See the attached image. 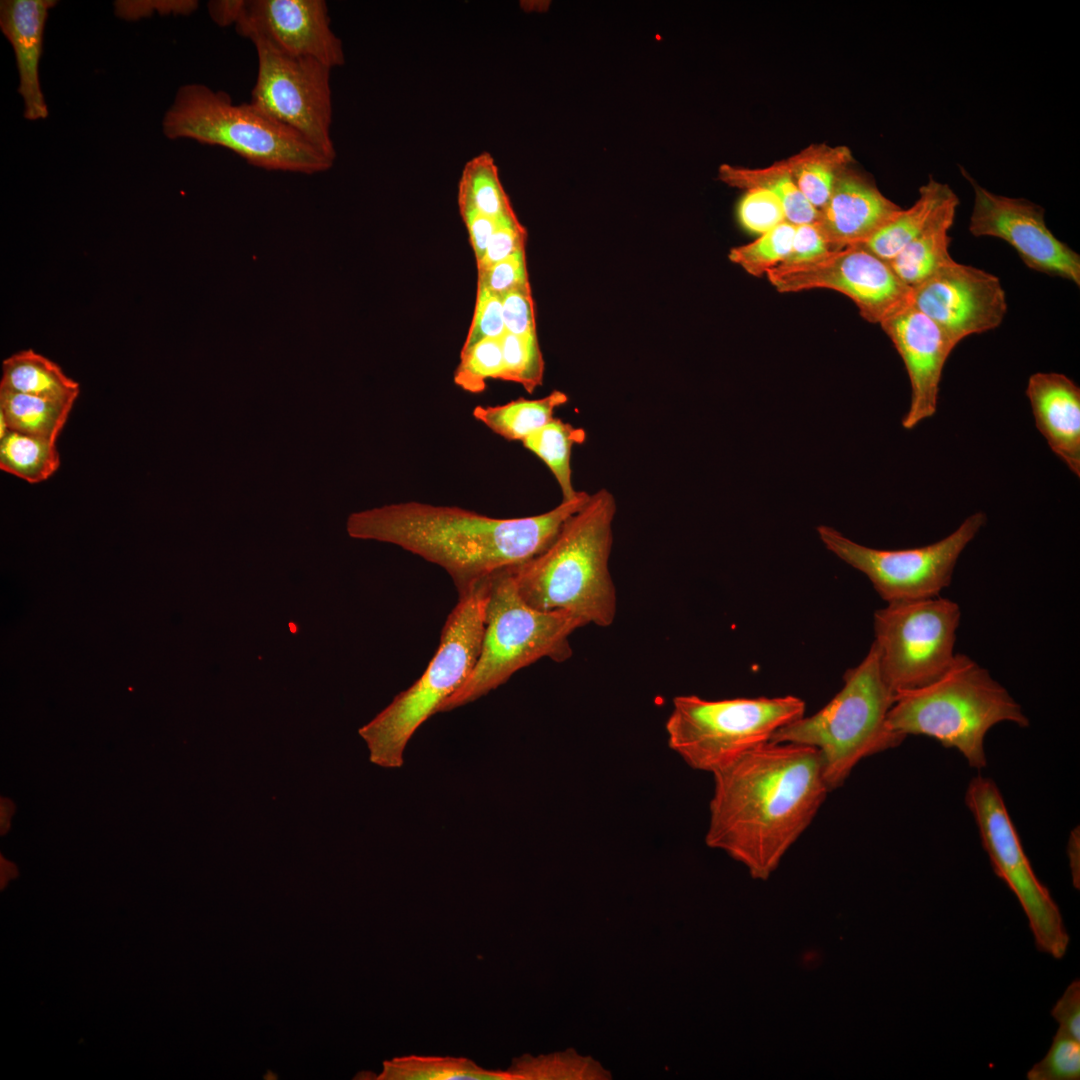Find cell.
<instances>
[{"label":"cell","instance_id":"cell-16","mask_svg":"<svg viewBox=\"0 0 1080 1080\" xmlns=\"http://www.w3.org/2000/svg\"><path fill=\"white\" fill-rule=\"evenodd\" d=\"M911 289L910 305L930 318L955 345L967 336L997 328L1007 312L999 278L955 260Z\"/></svg>","mask_w":1080,"mask_h":1080},{"label":"cell","instance_id":"cell-18","mask_svg":"<svg viewBox=\"0 0 1080 1080\" xmlns=\"http://www.w3.org/2000/svg\"><path fill=\"white\" fill-rule=\"evenodd\" d=\"M880 325L902 358L910 380V406L902 426L912 429L936 413L943 368L956 345L911 305Z\"/></svg>","mask_w":1080,"mask_h":1080},{"label":"cell","instance_id":"cell-27","mask_svg":"<svg viewBox=\"0 0 1080 1080\" xmlns=\"http://www.w3.org/2000/svg\"><path fill=\"white\" fill-rule=\"evenodd\" d=\"M853 161L846 147L810 146L784 160L796 186L817 210L828 201L839 171Z\"/></svg>","mask_w":1080,"mask_h":1080},{"label":"cell","instance_id":"cell-10","mask_svg":"<svg viewBox=\"0 0 1080 1080\" xmlns=\"http://www.w3.org/2000/svg\"><path fill=\"white\" fill-rule=\"evenodd\" d=\"M959 605L948 598L886 603L874 613V641L882 676L895 693L939 679L956 653Z\"/></svg>","mask_w":1080,"mask_h":1080},{"label":"cell","instance_id":"cell-29","mask_svg":"<svg viewBox=\"0 0 1080 1080\" xmlns=\"http://www.w3.org/2000/svg\"><path fill=\"white\" fill-rule=\"evenodd\" d=\"M382 1080H512L508 1071L479 1067L466 1058L406 1056L386 1061Z\"/></svg>","mask_w":1080,"mask_h":1080},{"label":"cell","instance_id":"cell-6","mask_svg":"<svg viewBox=\"0 0 1080 1080\" xmlns=\"http://www.w3.org/2000/svg\"><path fill=\"white\" fill-rule=\"evenodd\" d=\"M162 130L168 139L186 138L220 146L266 170L313 174L328 170L334 163L250 102L234 104L227 93L204 84L179 88L163 117Z\"/></svg>","mask_w":1080,"mask_h":1080},{"label":"cell","instance_id":"cell-17","mask_svg":"<svg viewBox=\"0 0 1080 1080\" xmlns=\"http://www.w3.org/2000/svg\"><path fill=\"white\" fill-rule=\"evenodd\" d=\"M234 25L241 36L283 53L314 58L331 68L344 63L342 41L330 27L323 0H243Z\"/></svg>","mask_w":1080,"mask_h":1080},{"label":"cell","instance_id":"cell-26","mask_svg":"<svg viewBox=\"0 0 1080 1080\" xmlns=\"http://www.w3.org/2000/svg\"><path fill=\"white\" fill-rule=\"evenodd\" d=\"M567 401L564 392L554 390L540 399L519 398L503 405H479L474 408L473 416L506 440L523 441L551 421L555 409Z\"/></svg>","mask_w":1080,"mask_h":1080},{"label":"cell","instance_id":"cell-24","mask_svg":"<svg viewBox=\"0 0 1080 1080\" xmlns=\"http://www.w3.org/2000/svg\"><path fill=\"white\" fill-rule=\"evenodd\" d=\"M952 192L948 184L930 177L920 187L919 197L911 207L902 209L859 246L887 262L891 261L922 232L938 207Z\"/></svg>","mask_w":1080,"mask_h":1080},{"label":"cell","instance_id":"cell-41","mask_svg":"<svg viewBox=\"0 0 1080 1080\" xmlns=\"http://www.w3.org/2000/svg\"><path fill=\"white\" fill-rule=\"evenodd\" d=\"M501 300L506 332L522 337L537 336L530 286L507 292Z\"/></svg>","mask_w":1080,"mask_h":1080},{"label":"cell","instance_id":"cell-43","mask_svg":"<svg viewBox=\"0 0 1080 1080\" xmlns=\"http://www.w3.org/2000/svg\"><path fill=\"white\" fill-rule=\"evenodd\" d=\"M462 220L467 228L470 243L476 258V262H479L487 248V244L495 232L496 228L510 214L502 216H492L481 213L473 208L467 206H458Z\"/></svg>","mask_w":1080,"mask_h":1080},{"label":"cell","instance_id":"cell-31","mask_svg":"<svg viewBox=\"0 0 1080 1080\" xmlns=\"http://www.w3.org/2000/svg\"><path fill=\"white\" fill-rule=\"evenodd\" d=\"M60 466L54 441L8 430L0 438V468L28 483L51 477Z\"/></svg>","mask_w":1080,"mask_h":1080},{"label":"cell","instance_id":"cell-32","mask_svg":"<svg viewBox=\"0 0 1080 1080\" xmlns=\"http://www.w3.org/2000/svg\"><path fill=\"white\" fill-rule=\"evenodd\" d=\"M458 206L492 216L514 212L489 153L477 155L465 164L458 185Z\"/></svg>","mask_w":1080,"mask_h":1080},{"label":"cell","instance_id":"cell-30","mask_svg":"<svg viewBox=\"0 0 1080 1080\" xmlns=\"http://www.w3.org/2000/svg\"><path fill=\"white\" fill-rule=\"evenodd\" d=\"M585 439L584 429L553 418L522 441L524 447L550 469L560 487L562 501L570 500L578 493L571 480V451L574 444H582Z\"/></svg>","mask_w":1080,"mask_h":1080},{"label":"cell","instance_id":"cell-15","mask_svg":"<svg viewBox=\"0 0 1080 1080\" xmlns=\"http://www.w3.org/2000/svg\"><path fill=\"white\" fill-rule=\"evenodd\" d=\"M961 170L974 191L969 222L973 236L1002 239L1030 269L1080 285V256L1047 227L1043 207L1024 198L995 194Z\"/></svg>","mask_w":1080,"mask_h":1080},{"label":"cell","instance_id":"cell-22","mask_svg":"<svg viewBox=\"0 0 1080 1080\" xmlns=\"http://www.w3.org/2000/svg\"><path fill=\"white\" fill-rule=\"evenodd\" d=\"M958 205L959 199L953 191L941 203L922 232L889 261L896 275L910 288L922 283L954 260L949 252V231Z\"/></svg>","mask_w":1080,"mask_h":1080},{"label":"cell","instance_id":"cell-23","mask_svg":"<svg viewBox=\"0 0 1080 1080\" xmlns=\"http://www.w3.org/2000/svg\"><path fill=\"white\" fill-rule=\"evenodd\" d=\"M0 389L71 406L80 392L79 384L59 365L31 349L19 351L3 361Z\"/></svg>","mask_w":1080,"mask_h":1080},{"label":"cell","instance_id":"cell-46","mask_svg":"<svg viewBox=\"0 0 1080 1080\" xmlns=\"http://www.w3.org/2000/svg\"><path fill=\"white\" fill-rule=\"evenodd\" d=\"M1067 854L1069 858V865L1072 874V881L1075 888L1079 889L1080 885V833L1079 827H1075L1070 833Z\"/></svg>","mask_w":1080,"mask_h":1080},{"label":"cell","instance_id":"cell-7","mask_svg":"<svg viewBox=\"0 0 1080 1080\" xmlns=\"http://www.w3.org/2000/svg\"><path fill=\"white\" fill-rule=\"evenodd\" d=\"M843 680L840 691L823 708L781 727L770 740L815 748L830 791L842 786L860 761L904 740L886 725L895 694L882 676L873 643Z\"/></svg>","mask_w":1080,"mask_h":1080},{"label":"cell","instance_id":"cell-45","mask_svg":"<svg viewBox=\"0 0 1080 1080\" xmlns=\"http://www.w3.org/2000/svg\"><path fill=\"white\" fill-rule=\"evenodd\" d=\"M243 0L211 1L208 4L209 14L214 22L225 27L235 24L239 15Z\"/></svg>","mask_w":1080,"mask_h":1080},{"label":"cell","instance_id":"cell-12","mask_svg":"<svg viewBox=\"0 0 1080 1080\" xmlns=\"http://www.w3.org/2000/svg\"><path fill=\"white\" fill-rule=\"evenodd\" d=\"M986 520L985 513L976 512L937 542L898 550L861 545L825 525L817 532L830 552L863 573L889 603L939 596L950 585L959 556Z\"/></svg>","mask_w":1080,"mask_h":1080},{"label":"cell","instance_id":"cell-21","mask_svg":"<svg viewBox=\"0 0 1080 1080\" xmlns=\"http://www.w3.org/2000/svg\"><path fill=\"white\" fill-rule=\"evenodd\" d=\"M54 0H2L0 29L10 42L16 59L18 92L24 103V118L45 119L48 107L43 95L39 63L43 51L45 25Z\"/></svg>","mask_w":1080,"mask_h":1080},{"label":"cell","instance_id":"cell-3","mask_svg":"<svg viewBox=\"0 0 1080 1080\" xmlns=\"http://www.w3.org/2000/svg\"><path fill=\"white\" fill-rule=\"evenodd\" d=\"M616 509L613 494L599 489L544 551L510 569L519 594L530 606L568 612L585 625L613 623L617 596L609 558Z\"/></svg>","mask_w":1080,"mask_h":1080},{"label":"cell","instance_id":"cell-2","mask_svg":"<svg viewBox=\"0 0 1080 1080\" xmlns=\"http://www.w3.org/2000/svg\"><path fill=\"white\" fill-rule=\"evenodd\" d=\"M589 493L534 516L494 518L456 506L405 502L352 513L350 537L391 543L443 568L458 596L532 559L589 500Z\"/></svg>","mask_w":1080,"mask_h":1080},{"label":"cell","instance_id":"cell-42","mask_svg":"<svg viewBox=\"0 0 1080 1080\" xmlns=\"http://www.w3.org/2000/svg\"><path fill=\"white\" fill-rule=\"evenodd\" d=\"M830 251L815 222L795 225L790 253L781 265L812 261Z\"/></svg>","mask_w":1080,"mask_h":1080},{"label":"cell","instance_id":"cell-47","mask_svg":"<svg viewBox=\"0 0 1080 1080\" xmlns=\"http://www.w3.org/2000/svg\"><path fill=\"white\" fill-rule=\"evenodd\" d=\"M13 813V805L11 802L3 800L1 802V827L2 831L4 827H8L7 820Z\"/></svg>","mask_w":1080,"mask_h":1080},{"label":"cell","instance_id":"cell-13","mask_svg":"<svg viewBox=\"0 0 1080 1080\" xmlns=\"http://www.w3.org/2000/svg\"><path fill=\"white\" fill-rule=\"evenodd\" d=\"M252 43L258 70L250 103L335 160L330 134L333 68L314 58L283 53L262 40Z\"/></svg>","mask_w":1080,"mask_h":1080},{"label":"cell","instance_id":"cell-1","mask_svg":"<svg viewBox=\"0 0 1080 1080\" xmlns=\"http://www.w3.org/2000/svg\"><path fill=\"white\" fill-rule=\"evenodd\" d=\"M706 844L765 880L830 792L819 752L769 741L712 773Z\"/></svg>","mask_w":1080,"mask_h":1080},{"label":"cell","instance_id":"cell-39","mask_svg":"<svg viewBox=\"0 0 1080 1080\" xmlns=\"http://www.w3.org/2000/svg\"><path fill=\"white\" fill-rule=\"evenodd\" d=\"M478 287L500 296L507 292L530 286L525 249L478 271Z\"/></svg>","mask_w":1080,"mask_h":1080},{"label":"cell","instance_id":"cell-33","mask_svg":"<svg viewBox=\"0 0 1080 1080\" xmlns=\"http://www.w3.org/2000/svg\"><path fill=\"white\" fill-rule=\"evenodd\" d=\"M794 233L795 225L785 221L753 242L732 248L729 259L754 277L766 275L785 261Z\"/></svg>","mask_w":1080,"mask_h":1080},{"label":"cell","instance_id":"cell-25","mask_svg":"<svg viewBox=\"0 0 1080 1080\" xmlns=\"http://www.w3.org/2000/svg\"><path fill=\"white\" fill-rule=\"evenodd\" d=\"M719 178L733 187L770 191L780 199L786 220L793 225L814 223L818 218V210L800 192L784 160L755 169L723 164L719 169Z\"/></svg>","mask_w":1080,"mask_h":1080},{"label":"cell","instance_id":"cell-40","mask_svg":"<svg viewBox=\"0 0 1080 1080\" xmlns=\"http://www.w3.org/2000/svg\"><path fill=\"white\" fill-rule=\"evenodd\" d=\"M527 232L515 214L502 220L492 234L477 270L489 268L497 262L525 249Z\"/></svg>","mask_w":1080,"mask_h":1080},{"label":"cell","instance_id":"cell-20","mask_svg":"<svg viewBox=\"0 0 1080 1080\" xmlns=\"http://www.w3.org/2000/svg\"><path fill=\"white\" fill-rule=\"evenodd\" d=\"M1035 426L1050 449L1080 477V388L1061 373L1032 374L1027 383Z\"/></svg>","mask_w":1080,"mask_h":1080},{"label":"cell","instance_id":"cell-36","mask_svg":"<svg viewBox=\"0 0 1080 1080\" xmlns=\"http://www.w3.org/2000/svg\"><path fill=\"white\" fill-rule=\"evenodd\" d=\"M1028 1080H1079L1080 1041L1059 1031L1046 1055L1027 1072Z\"/></svg>","mask_w":1080,"mask_h":1080},{"label":"cell","instance_id":"cell-4","mask_svg":"<svg viewBox=\"0 0 1080 1080\" xmlns=\"http://www.w3.org/2000/svg\"><path fill=\"white\" fill-rule=\"evenodd\" d=\"M1029 726L1021 705L991 674L965 654L936 681L895 693L887 728L906 738L923 735L956 749L970 767L987 765L984 740L995 725Z\"/></svg>","mask_w":1080,"mask_h":1080},{"label":"cell","instance_id":"cell-35","mask_svg":"<svg viewBox=\"0 0 1080 1080\" xmlns=\"http://www.w3.org/2000/svg\"><path fill=\"white\" fill-rule=\"evenodd\" d=\"M503 355L500 339H485L461 351L454 382L470 393H480L488 379H501Z\"/></svg>","mask_w":1080,"mask_h":1080},{"label":"cell","instance_id":"cell-34","mask_svg":"<svg viewBox=\"0 0 1080 1080\" xmlns=\"http://www.w3.org/2000/svg\"><path fill=\"white\" fill-rule=\"evenodd\" d=\"M503 355L501 380L521 384L532 393L542 384L544 359L537 336L522 337L506 333L500 338Z\"/></svg>","mask_w":1080,"mask_h":1080},{"label":"cell","instance_id":"cell-44","mask_svg":"<svg viewBox=\"0 0 1080 1080\" xmlns=\"http://www.w3.org/2000/svg\"><path fill=\"white\" fill-rule=\"evenodd\" d=\"M1058 1030L1080 1041V981L1075 979L1065 989L1051 1010Z\"/></svg>","mask_w":1080,"mask_h":1080},{"label":"cell","instance_id":"cell-37","mask_svg":"<svg viewBox=\"0 0 1080 1080\" xmlns=\"http://www.w3.org/2000/svg\"><path fill=\"white\" fill-rule=\"evenodd\" d=\"M742 226L753 233L764 234L787 221L780 199L765 189L747 190L738 206Z\"/></svg>","mask_w":1080,"mask_h":1080},{"label":"cell","instance_id":"cell-11","mask_svg":"<svg viewBox=\"0 0 1080 1080\" xmlns=\"http://www.w3.org/2000/svg\"><path fill=\"white\" fill-rule=\"evenodd\" d=\"M964 800L994 873L1013 892L1027 917L1036 948L1055 959L1063 958L1070 937L1059 906L1035 874L997 784L989 777H973Z\"/></svg>","mask_w":1080,"mask_h":1080},{"label":"cell","instance_id":"cell-38","mask_svg":"<svg viewBox=\"0 0 1080 1080\" xmlns=\"http://www.w3.org/2000/svg\"><path fill=\"white\" fill-rule=\"evenodd\" d=\"M506 333L501 296L477 286L473 319L461 351L485 339H500Z\"/></svg>","mask_w":1080,"mask_h":1080},{"label":"cell","instance_id":"cell-8","mask_svg":"<svg viewBox=\"0 0 1080 1080\" xmlns=\"http://www.w3.org/2000/svg\"><path fill=\"white\" fill-rule=\"evenodd\" d=\"M510 569L490 577L478 659L465 683L438 712L481 698L541 658L563 662L571 656L569 637L584 622L565 611L530 606L519 594Z\"/></svg>","mask_w":1080,"mask_h":1080},{"label":"cell","instance_id":"cell-28","mask_svg":"<svg viewBox=\"0 0 1080 1080\" xmlns=\"http://www.w3.org/2000/svg\"><path fill=\"white\" fill-rule=\"evenodd\" d=\"M73 406L0 389V416L8 430L56 442Z\"/></svg>","mask_w":1080,"mask_h":1080},{"label":"cell","instance_id":"cell-5","mask_svg":"<svg viewBox=\"0 0 1080 1080\" xmlns=\"http://www.w3.org/2000/svg\"><path fill=\"white\" fill-rule=\"evenodd\" d=\"M489 579L459 597L423 674L359 729L372 763L385 768L401 767L404 749L416 730L469 677L481 649Z\"/></svg>","mask_w":1080,"mask_h":1080},{"label":"cell","instance_id":"cell-19","mask_svg":"<svg viewBox=\"0 0 1080 1080\" xmlns=\"http://www.w3.org/2000/svg\"><path fill=\"white\" fill-rule=\"evenodd\" d=\"M852 163L839 171L815 222L831 251L863 244L902 210Z\"/></svg>","mask_w":1080,"mask_h":1080},{"label":"cell","instance_id":"cell-9","mask_svg":"<svg viewBox=\"0 0 1080 1080\" xmlns=\"http://www.w3.org/2000/svg\"><path fill=\"white\" fill-rule=\"evenodd\" d=\"M804 712V701L793 695L723 700L679 695L665 723L667 743L689 767L712 774L769 742Z\"/></svg>","mask_w":1080,"mask_h":1080},{"label":"cell","instance_id":"cell-14","mask_svg":"<svg viewBox=\"0 0 1080 1080\" xmlns=\"http://www.w3.org/2000/svg\"><path fill=\"white\" fill-rule=\"evenodd\" d=\"M766 277L780 293L813 289L842 293L870 323L881 324L910 305L912 289L889 262L859 245L830 251L812 261L779 265Z\"/></svg>","mask_w":1080,"mask_h":1080}]
</instances>
